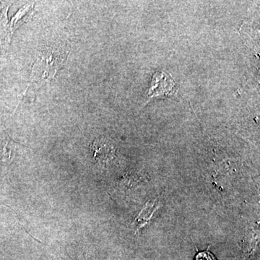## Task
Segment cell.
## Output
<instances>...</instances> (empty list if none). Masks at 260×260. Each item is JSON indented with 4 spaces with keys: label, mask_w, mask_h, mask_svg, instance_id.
<instances>
[{
    "label": "cell",
    "mask_w": 260,
    "mask_h": 260,
    "mask_svg": "<svg viewBox=\"0 0 260 260\" xmlns=\"http://www.w3.org/2000/svg\"><path fill=\"white\" fill-rule=\"evenodd\" d=\"M195 260H216L213 254L209 251H202L198 253L195 257Z\"/></svg>",
    "instance_id": "cell-7"
},
{
    "label": "cell",
    "mask_w": 260,
    "mask_h": 260,
    "mask_svg": "<svg viewBox=\"0 0 260 260\" xmlns=\"http://www.w3.org/2000/svg\"><path fill=\"white\" fill-rule=\"evenodd\" d=\"M157 202H158L157 200L149 202L142 210V211L140 212L134 222V223L137 225V230H140V229L144 227L151 220L153 214L155 213L158 208Z\"/></svg>",
    "instance_id": "cell-5"
},
{
    "label": "cell",
    "mask_w": 260,
    "mask_h": 260,
    "mask_svg": "<svg viewBox=\"0 0 260 260\" xmlns=\"http://www.w3.org/2000/svg\"><path fill=\"white\" fill-rule=\"evenodd\" d=\"M91 150L95 161L100 164H107L115 156L116 149L110 140L103 138L93 141Z\"/></svg>",
    "instance_id": "cell-3"
},
{
    "label": "cell",
    "mask_w": 260,
    "mask_h": 260,
    "mask_svg": "<svg viewBox=\"0 0 260 260\" xmlns=\"http://www.w3.org/2000/svg\"><path fill=\"white\" fill-rule=\"evenodd\" d=\"M6 135L0 133V162L8 161L11 158V150L8 148V139Z\"/></svg>",
    "instance_id": "cell-6"
},
{
    "label": "cell",
    "mask_w": 260,
    "mask_h": 260,
    "mask_svg": "<svg viewBox=\"0 0 260 260\" xmlns=\"http://www.w3.org/2000/svg\"><path fill=\"white\" fill-rule=\"evenodd\" d=\"M34 3H28L23 8L18 10V13L14 15L10 22V30L12 34H14L17 30L23 24L28 22L31 18L32 13H34Z\"/></svg>",
    "instance_id": "cell-4"
},
{
    "label": "cell",
    "mask_w": 260,
    "mask_h": 260,
    "mask_svg": "<svg viewBox=\"0 0 260 260\" xmlns=\"http://www.w3.org/2000/svg\"><path fill=\"white\" fill-rule=\"evenodd\" d=\"M70 53V47L64 43L47 46L40 51L31 70V81L37 77L50 80L64 66Z\"/></svg>",
    "instance_id": "cell-1"
},
{
    "label": "cell",
    "mask_w": 260,
    "mask_h": 260,
    "mask_svg": "<svg viewBox=\"0 0 260 260\" xmlns=\"http://www.w3.org/2000/svg\"><path fill=\"white\" fill-rule=\"evenodd\" d=\"M13 2L0 1V49L2 54H6L11 43L12 34L8 20V10Z\"/></svg>",
    "instance_id": "cell-2"
}]
</instances>
